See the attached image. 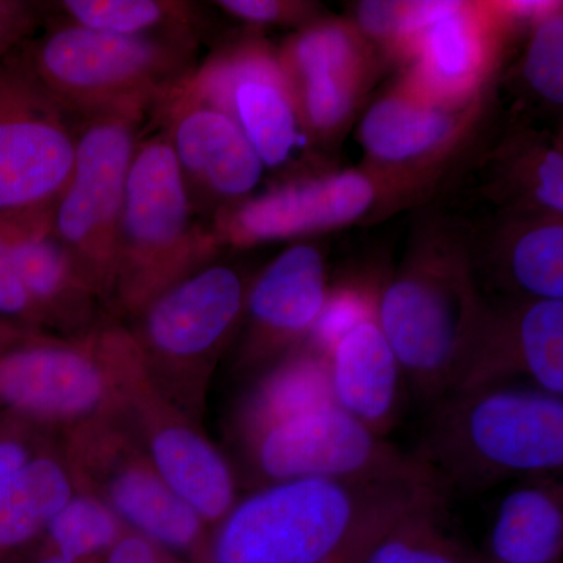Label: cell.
I'll use <instances>...</instances> for the list:
<instances>
[{
    "instance_id": "32",
    "label": "cell",
    "mask_w": 563,
    "mask_h": 563,
    "mask_svg": "<svg viewBox=\"0 0 563 563\" xmlns=\"http://www.w3.org/2000/svg\"><path fill=\"white\" fill-rule=\"evenodd\" d=\"M47 7L29 0H0V66L43 27Z\"/></svg>"
},
{
    "instance_id": "39",
    "label": "cell",
    "mask_w": 563,
    "mask_h": 563,
    "mask_svg": "<svg viewBox=\"0 0 563 563\" xmlns=\"http://www.w3.org/2000/svg\"><path fill=\"white\" fill-rule=\"evenodd\" d=\"M27 342H32L31 333L21 324L0 318V354Z\"/></svg>"
},
{
    "instance_id": "9",
    "label": "cell",
    "mask_w": 563,
    "mask_h": 563,
    "mask_svg": "<svg viewBox=\"0 0 563 563\" xmlns=\"http://www.w3.org/2000/svg\"><path fill=\"white\" fill-rule=\"evenodd\" d=\"M185 85L231 117L263 166L277 168L299 143L298 111L279 58L265 47L243 46L192 70Z\"/></svg>"
},
{
    "instance_id": "8",
    "label": "cell",
    "mask_w": 563,
    "mask_h": 563,
    "mask_svg": "<svg viewBox=\"0 0 563 563\" xmlns=\"http://www.w3.org/2000/svg\"><path fill=\"white\" fill-rule=\"evenodd\" d=\"M74 154L70 121L14 54L0 66V213L54 206Z\"/></svg>"
},
{
    "instance_id": "6",
    "label": "cell",
    "mask_w": 563,
    "mask_h": 563,
    "mask_svg": "<svg viewBox=\"0 0 563 563\" xmlns=\"http://www.w3.org/2000/svg\"><path fill=\"white\" fill-rule=\"evenodd\" d=\"M143 122L110 117L74 129L73 172L52 210V233L95 292L113 287L125 184Z\"/></svg>"
},
{
    "instance_id": "13",
    "label": "cell",
    "mask_w": 563,
    "mask_h": 563,
    "mask_svg": "<svg viewBox=\"0 0 563 563\" xmlns=\"http://www.w3.org/2000/svg\"><path fill=\"white\" fill-rule=\"evenodd\" d=\"M239 274L228 266L199 269L143 310L144 340L163 357L198 361L228 339L244 309Z\"/></svg>"
},
{
    "instance_id": "2",
    "label": "cell",
    "mask_w": 563,
    "mask_h": 563,
    "mask_svg": "<svg viewBox=\"0 0 563 563\" xmlns=\"http://www.w3.org/2000/svg\"><path fill=\"white\" fill-rule=\"evenodd\" d=\"M448 490H481L563 466V398L526 384L451 393L415 454Z\"/></svg>"
},
{
    "instance_id": "4",
    "label": "cell",
    "mask_w": 563,
    "mask_h": 563,
    "mask_svg": "<svg viewBox=\"0 0 563 563\" xmlns=\"http://www.w3.org/2000/svg\"><path fill=\"white\" fill-rule=\"evenodd\" d=\"M218 244L213 232L192 220L190 195L166 133L140 139L125 184L111 290L125 309L143 312L163 291L199 272Z\"/></svg>"
},
{
    "instance_id": "7",
    "label": "cell",
    "mask_w": 563,
    "mask_h": 563,
    "mask_svg": "<svg viewBox=\"0 0 563 563\" xmlns=\"http://www.w3.org/2000/svg\"><path fill=\"white\" fill-rule=\"evenodd\" d=\"M258 468L273 483L296 479L407 481L437 485L415 454L385 442L335 402L257 433ZM440 488V487H439Z\"/></svg>"
},
{
    "instance_id": "18",
    "label": "cell",
    "mask_w": 563,
    "mask_h": 563,
    "mask_svg": "<svg viewBox=\"0 0 563 563\" xmlns=\"http://www.w3.org/2000/svg\"><path fill=\"white\" fill-rule=\"evenodd\" d=\"M483 21L466 3L450 16L437 21L415 41L418 54L417 79L424 95L439 103L465 98L483 79L485 38Z\"/></svg>"
},
{
    "instance_id": "11",
    "label": "cell",
    "mask_w": 563,
    "mask_h": 563,
    "mask_svg": "<svg viewBox=\"0 0 563 563\" xmlns=\"http://www.w3.org/2000/svg\"><path fill=\"white\" fill-rule=\"evenodd\" d=\"M188 192L196 188L221 199H242L263 176V163L239 125L202 101L181 81L158 107Z\"/></svg>"
},
{
    "instance_id": "26",
    "label": "cell",
    "mask_w": 563,
    "mask_h": 563,
    "mask_svg": "<svg viewBox=\"0 0 563 563\" xmlns=\"http://www.w3.org/2000/svg\"><path fill=\"white\" fill-rule=\"evenodd\" d=\"M509 272L528 299L563 301L562 222H543L525 232L512 247Z\"/></svg>"
},
{
    "instance_id": "5",
    "label": "cell",
    "mask_w": 563,
    "mask_h": 563,
    "mask_svg": "<svg viewBox=\"0 0 563 563\" xmlns=\"http://www.w3.org/2000/svg\"><path fill=\"white\" fill-rule=\"evenodd\" d=\"M485 310L463 263L428 258L399 274L377 303V324L426 401L453 390Z\"/></svg>"
},
{
    "instance_id": "12",
    "label": "cell",
    "mask_w": 563,
    "mask_h": 563,
    "mask_svg": "<svg viewBox=\"0 0 563 563\" xmlns=\"http://www.w3.org/2000/svg\"><path fill=\"white\" fill-rule=\"evenodd\" d=\"M374 195L372 180L355 172L291 181L225 211L213 233L218 243L246 246L325 231L361 218Z\"/></svg>"
},
{
    "instance_id": "3",
    "label": "cell",
    "mask_w": 563,
    "mask_h": 563,
    "mask_svg": "<svg viewBox=\"0 0 563 563\" xmlns=\"http://www.w3.org/2000/svg\"><path fill=\"white\" fill-rule=\"evenodd\" d=\"M192 47L49 25L16 58L68 120L122 117L143 122L195 70Z\"/></svg>"
},
{
    "instance_id": "23",
    "label": "cell",
    "mask_w": 563,
    "mask_h": 563,
    "mask_svg": "<svg viewBox=\"0 0 563 563\" xmlns=\"http://www.w3.org/2000/svg\"><path fill=\"white\" fill-rule=\"evenodd\" d=\"M11 263L38 320L74 312L95 292L55 240L52 214L14 243Z\"/></svg>"
},
{
    "instance_id": "28",
    "label": "cell",
    "mask_w": 563,
    "mask_h": 563,
    "mask_svg": "<svg viewBox=\"0 0 563 563\" xmlns=\"http://www.w3.org/2000/svg\"><path fill=\"white\" fill-rule=\"evenodd\" d=\"M279 62L287 79L318 70L361 73L363 63L357 33L343 24H321L302 32Z\"/></svg>"
},
{
    "instance_id": "34",
    "label": "cell",
    "mask_w": 563,
    "mask_h": 563,
    "mask_svg": "<svg viewBox=\"0 0 563 563\" xmlns=\"http://www.w3.org/2000/svg\"><path fill=\"white\" fill-rule=\"evenodd\" d=\"M533 196L554 213L563 211V157L559 151L544 152L536 166Z\"/></svg>"
},
{
    "instance_id": "31",
    "label": "cell",
    "mask_w": 563,
    "mask_h": 563,
    "mask_svg": "<svg viewBox=\"0 0 563 563\" xmlns=\"http://www.w3.org/2000/svg\"><path fill=\"white\" fill-rule=\"evenodd\" d=\"M374 320L373 307L358 291L343 290L328 295L320 317L307 333L309 347L329 358L335 344L363 321Z\"/></svg>"
},
{
    "instance_id": "20",
    "label": "cell",
    "mask_w": 563,
    "mask_h": 563,
    "mask_svg": "<svg viewBox=\"0 0 563 563\" xmlns=\"http://www.w3.org/2000/svg\"><path fill=\"white\" fill-rule=\"evenodd\" d=\"M54 10L63 21L113 35L180 44L198 49L202 20L181 0H62Z\"/></svg>"
},
{
    "instance_id": "21",
    "label": "cell",
    "mask_w": 563,
    "mask_h": 563,
    "mask_svg": "<svg viewBox=\"0 0 563 563\" xmlns=\"http://www.w3.org/2000/svg\"><path fill=\"white\" fill-rule=\"evenodd\" d=\"M454 125L450 111L439 103L418 95L387 96L366 113L361 139L376 161L404 163L442 146L453 135Z\"/></svg>"
},
{
    "instance_id": "25",
    "label": "cell",
    "mask_w": 563,
    "mask_h": 563,
    "mask_svg": "<svg viewBox=\"0 0 563 563\" xmlns=\"http://www.w3.org/2000/svg\"><path fill=\"white\" fill-rule=\"evenodd\" d=\"M328 358L306 350L266 377L251 406V426L261 433L285 420L333 404Z\"/></svg>"
},
{
    "instance_id": "35",
    "label": "cell",
    "mask_w": 563,
    "mask_h": 563,
    "mask_svg": "<svg viewBox=\"0 0 563 563\" xmlns=\"http://www.w3.org/2000/svg\"><path fill=\"white\" fill-rule=\"evenodd\" d=\"M357 22L372 38L395 43L398 41L399 2L366 0L358 3Z\"/></svg>"
},
{
    "instance_id": "15",
    "label": "cell",
    "mask_w": 563,
    "mask_h": 563,
    "mask_svg": "<svg viewBox=\"0 0 563 563\" xmlns=\"http://www.w3.org/2000/svg\"><path fill=\"white\" fill-rule=\"evenodd\" d=\"M333 401L377 435L390 431L401 401L402 368L376 320L363 321L328 358Z\"/></svg>"
},
{
    "instance_id": "33",
    "label": "cell",
    "mask_w": 563,
    "mask_h": 563,
    "mask_svg": "<svg viewBox=\"0 0 563 563\" xmlns=\"http://www.w3.org/2000/svg\"><path fill=\"white\" fill-rule=\"evenodd\" d=\"M217 5L236 20L254 25L287 24L301 10L296 3L280 0H221Z\"/></svg>"
},
{
    "instance_id": "24",
    "label": "cell",
    "mask_w": 563,
    "mask_h": 563,
    "mask_svg": "<svg viewBox=\"0 0 563 563\" xmlns=\"http://www.w3.org/2000/svg\"><path fill=\"white\" fill-rule=\"evenodd\" d=\"M362 563H487L459 539L444 518V498L404 514L369 548Z\"/></svg>"
},
{
    "instance_id": "1",
    "label": "cell",
    "mask_w": 563,
    "mask_h": 563,
    "mask_svg": "<svg viewBox=\"0 0 563 563\" xmlns=\"http://www.w3.org/2000/svg\"><path fill=\"white\" fill-rule=\"evenodd\" d=\"M444 496L407 481L274 483L225 515L199 563H362L404 514Z\"/></svg>"
},
{
    "instance_id": "37",
    "label": "cell",
    "mask_w": 563,
    "mask_h": 563,
    "mask_svg": "<svg viewBox=\"0 0 563 563\" xmlns=\"http://www.w3.org/2000/svg\"><path fill=\"white\" fill-rule=\"evenodd\" d=\"M31 461L27 448L16 439H0V487Z\"/></svg>"
},
{
    "instance_id": "17",
    "label": "cell",
    "mask_w": 563,
    "mask_h": 563,
    "mask_svg": "<svg viewBox=\"0 0 563 563\" xmlns=\"http://www.w3.org/2000/svg\"><path fill=\"white\" fill-rule=\"evenodd\" d=\"M490 563H562L563 488L553 477L507 493L493 520Z\"/></svg>"
},
{
    "instance_id": "29",
    "label": "cell",
    "mask_w": 563,
    "mask_h": 563,
    "mask_svg": "<svg viewBox=\"0 0 563 563\" xmlns=\"http://www.w3.org/2000/svg\"><path fill=\"white\" fill-rule=\"evenodd\" d=\"M52 207L0 213V318L2 320H38L27 291L22 287L11 263L14 243L41 221L49 218Z\"/></svg>"
},
{
    "instance_id": "10",
    "label": "cell",
    "mask_w": 563,
    "mask_h": 563,
    "mask_svg": "<svg viewBox=\"0 0 563 563\" xmlns=\"http://www.w3.org/2000/svg\"><path fill=\"white\" fill-rule=\"evenodd\" d=\"M518 380L563 398V301L526 299L507 313L485 310L451 393Z\"/></svg>"
},
{
    "instance_id": "36",
    "label": "cell",
    "mask_w": 563,
    "mask_h": 563,
    "mask_svg": "<svg viewBox=\"0 0 563 563\" xmlns=\"http://www.w3.org/2000/svg\"><path fill=\"white\" fill-rule=\"evenodd\" d=\"M106 563H169L146 537L128 536L118 540Z\"/></svg>"
},
{
    "instance_id": "14",
    "label": "cell",
    "mask_w": 563,
    "mask_h": 563,
    "mask_svg": "<svg viewBox=\"0 0 563 563\" xmlns=\"http://www.w3.org/2000/svg\"><path fill=\"white\" fill-rule=\"evenodd\" d=\"M106 377L90 351L27 342L0 354V404L40 417H77L102 401Z\"/></svg>"
},
{
    "instance_id": "38",
    "label": "cell",
    "mask_w": 563,
    "mask_h": 563,
    "mask_svg": "<svg viewBox=\"0 0 563 563\" xmlns=\"http://www.w3.org/2000/svg\"><path fill=\"white\" fill-rule=\"evenodd\" d=\"M499 10L510 14L514 20L542 21L555 11L561 10V3L555 2H504L499 3Z\"/></svg>"
},
{
    "instance_id": "41",
    "label": "cell",
    "mask_w": 563,
    "mask_h": 563,
    "mask_svg": "<svg viewBox=\"0 0 563 563\" xmlns=\"http://www.w3.org/2000/svg\"><path fill=\"white\" fill-rule=\"evenodd\" d=\"M487 563H490V562L487 561Z\"/></svg>"
},
{
    "instance_id": "30",
    "label": "cell",
    "mask_w": 563,
    "mask_h": 563,
    "mask_svg": "<svg viewBox=\"0 0 563 563\" xmlns=\"http://www.w3.org/2000/svg\"><path fill=\"white\" fill-rule=\"evenodd\" d=\"M525 76L533 91L554 106L563 103V20L561 11L539 21L528 47Z\"/></svg>"
},
{
    "instance_id": "22",
    "label": "cell",
    "mask_w": 563,
    "mask_h": 563,
    "mask_svg": "<svg viewBox=\"0 0 563 563\" xmlns=\"http://www.w3.org/2000/svg\"><path fill=\"white\" fill-rule=\"evenodd\" d=\"M114 509L151 542L174 550H195L202 518L163 481L146 470H128L110 484Z\"/></svg>"
},
{
    "instance_id": "19",
    "label": "cell",
    "mask_w": 563,
    "mask_h": 563,
    "mask_svg": "<svg viewBox=\"0 0 563 563\" xmlns=\"http://www.w3.org/2000/svg\"><path fill=\"white\" fill-rule=\"evenodd\" d=\"M152 454L161 479L202 521H222L231 512L235 483L228 462L202 435L188 428H166L155 435Z\"/></svg>"
},
{
    "instance_id": "40",
    "label": "cell",
    "mask_w": 563,
    "mask_h": 563,
    "mask_svg": "<svg viewBox=\"0 0 563 563\" xmlns=\"http://www.w3.org/2000/svg\"><path fill=\"white\" fill-rule=\"evenodd\" d=\"M36 563H77L69 561V559L63 558V555L58 553L44 555V558H41L38 562Z\"/></svg>"
},
{
    "instance_id": "27",
    "label": "cell",
    "mask_w": 563,
    "mask_h": 563,
    "mask_svg": "<svg viewBox=\"0 0 563 563\" xmlns=\"http://www.w3.org/2000/svg\"><path fill=\"white\" fill-rule=\"evenodd\" d=\"M46 529L54 542L55 553L77 563L111 550L121 539L120 525L114 515L90 498H70Z\"/></svg>"
},
{
    "instance_id": "16",
    "label": "cell",
    "mask_w": 563,
    "mask_h": 563,
    "mask_svg": "<svg viewBox=\"0 0 563 563\" xmlns=\"http://www.w3.org/2000/svg\"><path fill=\"white\" fill-rule=\"evenodd\" d=\"M324 262L313 246H292L266 266L244 296L255 332L266 342L307 336L325 299Z\"/></svg>"
}]
</instances>
